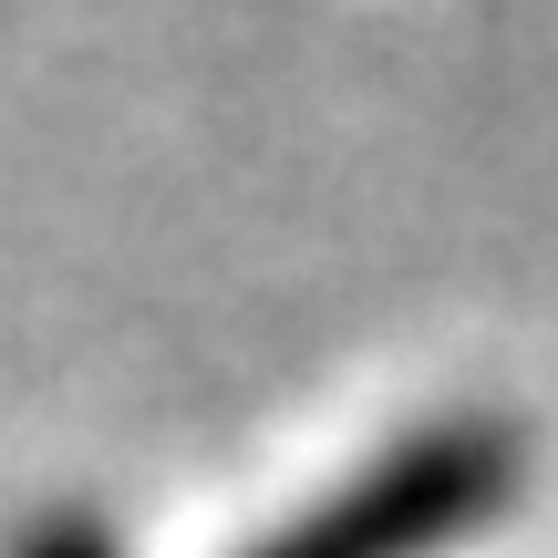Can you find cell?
<instances>
[{"instance_id": "cell-1", "label": "cell", "mask_w": 558, "mask_h": 558, "mask_svg": "<svg viewBox=\"0 0 558 558\" xmlns=\"http://www.w3.org/2000/svg\"><path fill=\"white\" fill-rule=\"evenodd\" d=\"M518 476H527L518 424L445 414L424 435H403L393 456H373L362 476H341L290 527H269L248 558H445L456 538H476L518 497Z\"/></svg>"}, {"instance_id": "cell-2", "label": "cell", "mask_w": 558, "mask_h": 558, "mask_svg": "<svg viewBox=\"0 0 558 558\" xmlns=\"http://www.w3.org/2000/svg\"><path fill=\"white\" fill-rule=\"evenodd\" d=\"M21 558H124V548H114V538H104V527L73 507V518H41L32 538H21Z\"/></svg>"}]
</instances>
